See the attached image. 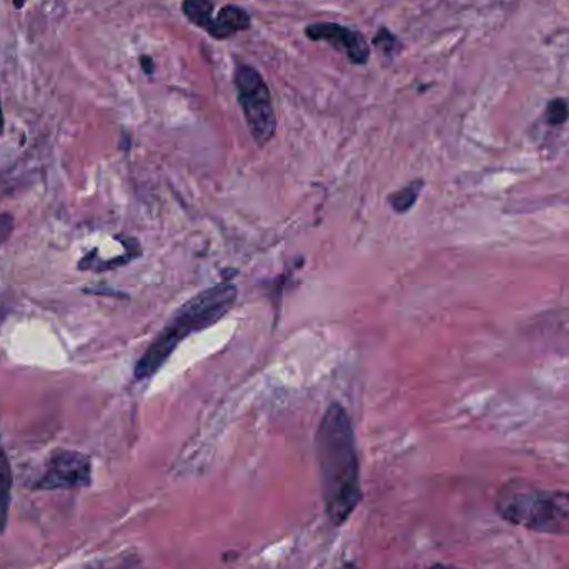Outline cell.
I'll return each mask as SVG.
<instances>
[{"instance_id":"9a60e30c","label":"cell","mask_w":569,"mask_h":569,"mask_svg":"<svg viewBox=\"0 0 569 569\" xmlns=\"http://www.w3.org/2000/svg\"><path fill=\"white\" fill-rule=\"evenodd\" d=\"M140 63H142L143 72L149 73V76H152L153 70H156V67H153L152 57H149V56L140 57Z\"/></svg>"},{"instance_id":"5bb4252c","label":"cell","mask_w":569,"mask_h":569,"mask_svg":"<svg viewBox=\"0 0 569 569\" xmlns=\"http://www.w3.org/2000/svg\"><path fill=\"white\" fill-rule=\"evenodd\" d=\"M12 230L13 217H10L9 213H2V216H0V246H2L3 242H7Z\"/></svg>"},{"instance_id":"2e32d148","label":"cell","mask_w":569,"mask_h":569,"mask_svg":"<svg viewBox=\"0 0 569 569\" xmlns=\"http://www.w3.org/2000/svg\"><path fill=\"white\" fill-rule=\"evenodd\" d=\"M3 126H6V119H3L2 102H0V136H2Z\"/></svg>"},{"instance_id":"8992f818","label":"cell","mask_w":569,"mask_h":569,"mask_svg":"<svg viewBox=\"0 0 569 569\" xmlns=\"http://www.w3.org/2000/svg\"><path fill=\"white\" fill-rule=\"evenodd\" d=\"M308 39L315 42L330 43L338 52H343L350 62L363 66L370 59V47L357 30L348 29L340 23L317 22L305 29Z\"/></svg>"},{"instance_id":"ac0fdd59","label":"cell","mask_w":569,"mask_h":569,"mask_svg":"<svg viewBox=\"0 0 569 569\" xmlns=\"http://www.w3.org/2000/svg\"><path fill=\"white\" fill-rule=\"evenodd\" d=\"M430 569H455L451 567H443V565H437V567L430 568Z\"/></svg>"},{"instance_id":"52a82bcc","label":"cell","mask_w":569,"mask_h":569,"mask_svg":"<svg viewBox=\"0 0 569 569\" xmlns=\"http://www.w3.org/2000/svg\"><path fill=\"white\" fill-rule=\"evenodd\" d=\"M250 29V16L246 9L237 6H226L213 19L212 26L207 32L217 40L230 39L236 33Z\"/></svg>"},{"instance_id":"30bf717a","label":"cell","mask_w":569,"mask_h":569,"mask_svg":"<svg viewBox=\"0 0 569 569\" xmlns=\"http://www.w3.org/2000/svg\"><path fill=\"white\" fill-rule=\"evenodd\" d=\"M423 187V180H413V182L407 183V186L401 187L397 192L391 193L390 199H388L391 209L397 213L410 212L415 203L420 199Z\"/></svg>"},{"instance_id":"4fadbf2b","label":"cell","mask_w":569,"mask_h":569,"mask_svg":"<svg viewBox=\"0 0 569 569\" xmlns=\"http://www.w3.org/2000/svg\"><path fill=\"white\" fill-rule=\"evenodd\" d=\"M375 46L380 47L383 50V53L387 56H391V52H395V46H397L398 40L393 33L388 32L387 29H380V32L375 36Z\"/></svg>"},{"instance_id":"8fae6325","label":"cell","mask_w":569,"mask_h":569,"mask_svg":"<svg viewBox=\"0 0 569 569\" xmlns=\"http://www.w3.org/2000/svg\"><path fill=\"white\" fill-rule=\"evenodd\" d=\"M212 0H183L182 10L187 19L200 29L209 30L213 22Z\"/></svg>"},{"instance_id":"ba28073f","label":"cell","mask_w":569,"mask_h":569,"mask_svg":"<svg viewBox=\"0 0 569 569\" xmlns=\"http://www.w3.org/2000/svg\"><path fill=\"white\" fill-rule=\"evenodd\" d=\"M12 467H10L9 457L6 448L0 440V535L7 530L9 523L10 505H12Z\"/></svg>"},{"instance_id":"7a4b0ae2","label":"cell","mask_w":569,"mask_h":569,"mask_svg":"<svg viewBox=\"0 0 569 569\" xmlns=\"http://www.w3.org/2000/svg\"><path fill=\"white\" fill-rule=\"evenodd\" d=\"M237 298V284L226 282L212 284L187 300L137 361L136 380H150L190 333L206 330L222 320L236 307Z\"/></svg>"},{"instance_id":"5b68a950","label":"cell","mask_w":569,"mask_h":569,"mask_svg":"<svg viewBox=\"0 0 569 569\" xmlns=\"http://www.w3.org/2000/svg\"><path fill=\"white\" fill-rule=\"evenodd\" d=\"M92 483V461L73 450H57L50 455L46 470L40 475L36 490H80Z\"/></svg>"},{"instance_id":"e0dca14e","label":"cell","mask_w":569,"mask_h":569,"mask_svg":"<svg viewBox=\"0 0 569 569\" xmlns=\"http://www.w3.org/2000/svg\"><path fill=\"white\" fill-rule=\"evenodd\" d=\"M13 7H16L17 10L22 9L23 6H26L27 0H12Z\"/></svg>"},{"instance_id":"9c48e42d","label":"cell","mask_w":569,"mask_h":569,"mask_svg":"<svg viewBox=\"0 0 569 569\" xmlns=\"http://www.w3.org/2000/svg\"><path fill=\"white\" fill-rule=\"evenodd\" d=\"M123 243H126L127 252L123 256L117 257V259L110 260V262H102V260L97 259V253L99 250L93 249L92 252L87 253L82 260L79 262L80 270H93V272H106V270H113L117 267L126 266L130 260L136 259L140 253L139 242L133 239H122Z\"/></svg>"},{"instance_id":"277c9868","label":"cell","mask_w":569,"mask_h":569,"mask_svg":"<svg viewBox=\"0 0 569 569\" xmlns=\"http://www.w3.org/2000/svg\"><path fill=\"white\" fill-rule=\"evenodd\" d=\"M233 82L253 140L257 146H267L277 132V116L269 86L262 73L250 66L237 67Z\"/></svg>"},{"instance_id":"3957f363","label":"cell","mask_w":569,"mask_h":569,"mask_svg":"<svg viewBox=\"0 0 569 569\" xmlns=\"http://www.w3.org/2000/svg\"><path fill=\"white\" fill-rule=\"evenodd\" d=\"M495 503L498 515L515 527L537 533L569 535V491L511 481L500 488Z\"/></svg>"},{"instance_id":"6da1fadb","label":"cell","mask_w":569,"mask_h":569,"mask_svg":"<svg viewBox=\"0 0 569 569\" xmlns=\"http://www.w3.org/2000/svg\"><path fill=\"white\" fill-rule=\"evenodd\" d=\"M318 467L325 508L335 525L345 523L360 501V463L350 417L331 403L321 417L317 437Z\"/></svg>"},{"instance_id":"7c38bea8","label":"cell","mask_w":569,"mask_h":569,"mask_svg":"<svg viewBox=\"0 0 569 569\" xmlns=\"http://www.w3.org/2000/svg\"><path fill=\"white\" fill-rule=\"evenodd\" d=\"M545 120L548 126L558 127L563 126L569 120V102L565 99L551 100L545 110Z\"/></svg>"}]
</instances>
